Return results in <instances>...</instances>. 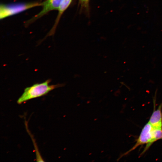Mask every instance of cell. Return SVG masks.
<instances>
[{"mask_svg":"<svg viewBox=\"0 0 162 162\" xmlns=\"http://www.w3.org/2000/svg\"><path fill=\"white\" fill-rule=\"evenodd\" d=\"M50 81V79H48L42 83H36L26 87L17 100V103L20 104L30 99L42 96L54 89L62 86V84L49 85Z\"/></svg>","mask_w":162,"mask_h":162,"instance_id":"6da1fadb","label":"cell"},{"mask_svg":"<svg viewBox=\"0 0 162 162\" xmlns=\"http://www.w3.org/2000/svg\"><path fill=\"white\" fill-rule=\"evenodd\" d=\"M41 5V3L33 2L9 4H1L0 8L1 19L13 15L34 7Z\"/></svg>","mask_w":162,"mask_h":162,"instance_id":"7a4b0ae2","label":"cell"},{"mask_svg":"<svg viewBox=\"0 0 162 162\" xmlns=\"http://www.w3.org/2000/svg\"><path fill=\"white\" fill-rule=\"evenodd\" d=\"M153 129L148 122L146 124L143 128L136 143L126 154L133 151L140 146L149 143L152 138Z\"/></svg>","mask_w":162,"mask_h":162,"instance_id":"3957f363","label":"cell"},{"mask_svg":"<svg viewBox=\"0 0 162 162\" xmlns=\"http://www.w3.org/2000/svg\"><path fill=\"white\" fill-rule=\"evenodd\" d=\"M62 0H47L41 3L43 9L41 11L36 15L33 20L37 19L49 11L58 10Z\"/></svg>","mask_w":162,"mask_h":162,"instance_id":"277c9868","label":"cell"},{"mask_svg":"<svg viewBox=\"0 0 162 162\" xmlns=\"http://www.w3.org/2000/svg\"><path fill=\"white\" fill-rule=\"evenodd\" d=\"M162 102L153 112L148 122L154 128H162Z\"/></svg>","mask_w":162,"mask_h":162,"instance_id":"5b68a950","label":"cell"},{"mask_svg":"<svg viewBox=\"0 0 162 162\" xmlns=\"http://www.w3.org/2000/svg\"><path fill=\"white\" fill-rule=\"evenodd\" d=\"M72 1V0H62L58 9V14L56 20V22L53 28L51 31L50 32V35L54 33L55 28L60 20V18L64 12L70 5Z\"/></svg>","mask_w":162,"mask_h":162,"instance_id":"8992f818","label":"cell"},{"mask_svg":"<svg viewBox=\"0 0 162 162\" xmlns=\"http://www.w3.org/2000/svg\"><path fill=\"white\" fill-rule=\"evenodd\" d=\"M159 140H162V128H154L152 138L151 141L146 145L140 155L145 152L154 142Z\"/></svg>","mask_w":162,"mask_h":162,"instance_id":"52a82bcc","label":"cell"},{"mask_svg":"<svg viewBox=\"0 0 162 162\" xmlns=\"http://www.w3.org/2000/svg\"><path fill=\"white\" fill-rule=\"evenodd\" d=\"M83 3L85 4H87L89 0H80Z\"/></svg>","mask_w":162,"mask_h":162,"instance_id":"ba28073f","label":"cell"}]
</instances>
